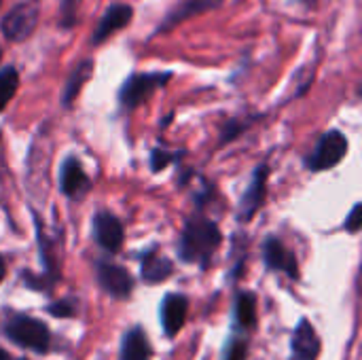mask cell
<instances>
[{
  "label": "cell",
  "instance_id": "1",
  "mask_svg": "<svg viewBox=\"0 0 362 360\" xmlns=\"http://www.w3.org/2000/svg\"><path fill=\"white\" fill-rule=\"evenodd\" d=\"M218 244L221 231L216 223L202 214H195L185 225V231L178 242V257L185 263H197L202 269H206Z\"/></svg>",
  "mask_w": 362,
  "mask_h": 360
},
{
  "label": "cell",
  "instance_id": "2",
  "mask_svg": "<svg viewBox=\"0 0 362 360\" xmlns=\"http://www.w3.org/2000/svg\"><path fill=\"white\" fill-rule=\"evenodd\" d=\"M4 335L15 346L34 350L38 354H45L49 350V346H51V333H49L47 325L32 318V316H25V314L13 316L4 325Z\"/></svg>",
  "mask_w": 362,
  "mask_h": 360
},
{
  "label": "cell",
  "instance_id": "3",
  "mask_svg": "<svg viewBox=\"0 0 362 360\" xmlns=\"http://www.w3.org/2000/svg\"><path fill=\"white\" fill-rule=\"evenodd\" d=\"M172 79V72H148V74H132L121 91H119V102L123 108L134 110L136 106H140L142 102H146L151 98V93L165 85Z\"/></svg>",
  "mask_w": 362,
  "mask_h": 360
},
{
  "label": "cell",
  "instance_id": "4",
  "mask_svg": "<svg viewBox=\"0 0 362 360\" xmlns=\"http://www.w3.org/2000/svg\"><path fill=\"white\" fill-rule=\"evenodd\" d=\"M346 153H348V138L337 129L327 132L318 140V144H316V149H314V153L310 157V168L316 170V172L335 168L346 157Z\"/></svg>",
  "mask_w": 362,
  "mask_h": 360
},
{
  "label": "cell",
  "instance_id": "5",
  "mask_svg": "<svg viewBox=\"0 0 362 360\" xmlns=\"http://www.w3.org/2000/svg\"><path fill=\"white\" fill-rule=\"evenodd\" d=\"M38 23V6L32 2H19L2 19V32L8 40H25Z\"/></svg>",
  "mask_w": 362,
  "mask_h": 360
},
{
  "label": "cell",
  "instance_id": "6",
  "mask_svg": "<svg viewBox=\"0 0 362 360\" xmlns=\"http://www.w3.org/2000/svg\"><path fill=\"white\" fill-rule=\"evenodd\" d=\"M95 274H98V282L100 286L117 297V299H127L134 291V280L129 276V272L121 265H115V263H106V261H100L95 265Z\"/></svg>",
  "mask_w": 362,
  "mask_h": 360
},
{
  "label": "cell",
  "instance_id": "7",
  "mask_svg": "<svg viewBox=\"0 0 362 360\" xmlns=\"http://www.w3.org/2000/svg\"><path fill=\"white\" fill-rule=\"evenodd\" d=\"M93 236H95V242L108 252H119L123 246V240H125V231H123L121 221L110 212H98L95 214Z\"/></svg>",
  "mask_w": 362,
  "mask_h": 360
},
{
  "label": "cell",
  "instance_id": "8",
  "mask_svg": "<svg viewBox=\"0 0 362 360\" xmlns=\"http://www.w3.org/2000/svg\"><path fill=\"white\" fill-rule=\"evenodd\" d=\"M187 312H189V299L185 295H176V293L165 295L161 303V327L170 339L182 331L187 323Z\"/></svg>",
  "mask_w": 362,
  "mask_h": 360
},
{
  "label": "cell",
  "instance_id": "9",
  "mask_svg": "<svg viewBox=\"0 0 362 360\" xmlns=\"http://www.w3.org/2000/svg\"><path fill=\"white\" fill-rule=\"evenodd\" d=\"M291 360H318L320 356V339L316 335V329L310 325V320L301 318L299 325L293 331L291 339Z\"/></svg>",
  "mask_w": 362,
  "mask_h": 360
},
{
  "label": "cell",
  "instance_id": "10",
  "mask_svg": "<svg viewBox=\"0 0 362 360\" xmlns=\"http://www.w3.org/2000/svg\"><path fill=\"white\" fill-rule=\"evenodd\" d=\"M263 257H265V265L274 272H282L293 280H299V265H297V257L278 240V238H269L263 246Z\"/></svg>",
  "mask_w": 362,
  "mask_h": 360
},
{
  "label": "cell",
  "instance_id": "11",
  "mask_svg": "<svg viewBox=\"0 0 362 360\" xmlns=\"http://www.w3.org/2000/svg\"><path fill=\"white\" fill-rule=\"evenodd\" d=\"M59 187L68 197H81L89 189V178L76 157H68L59 170Z\"/></svg>",
  "mask_w": 362,
  "mask_h": 360
},
{
  "label": "cell",
  "instance_id": "12",
  "mask_svg": "<svg viewBox=\"0 0 362 360\" xmlns=\"http://www.w3.org/2000/svg\"><path fill=\"white\" fill-rule=\"evenodd\" d=\"M132 15H134L132 6L121 4V2L112 4V6L104 13V17L100 19L98 28H95V32H93L91 42H93V45H100V42H104L106 38H110L117 30L125 28V25L132 21Z\"/></svg>",
  "mask_w": 362,
  "mask_h": 360
},
{
  "label": "cell",
  "instance_id": "13",
  "mask_svg": "<svg viewBox=\"0 0 362 360\" xmlns=\"http://www.w3.org/2000/svg\"><path fill=\"white\" fill-rule=\"evenodd\" d=\"M174 272V265L170 259L161 257L157 250H148L142 255V261H140V276L146 284H157V282H163L172 276Z\"/></svg>",
  "mask_w": 362,
  "mask_h": 360
},
{
  "label": "cell",
  "instance_id": "14",
  "mask_svg": "<svg viewBox=\"0 0 362 360\" xmlns=\"http://www.w3.org/2000/svg\"><path fill=\"white\" fill-rule=\"evenodd\" d=\"M265 185H267V166H259L250 187L246 189V193L242 197V219L244 221H250L255 216V212L261 208L263 197H265Z\"/></svg>",
  "mask_w": 362,
  "mask_h": 360
},
{
  "label": "cell",
  "instance_id": "15",
  "mask_svg": "<svg viewBox=\"0 0 362 360\" xmlns=\"http://www.w3.org/2000/svg\"><path fill=\"white\" fill-rule=\"evenodd\" d=\"M153 348L142 327H134L123 335L121 360H151Z\"/></svg>",
  "mask_w": 362,
  "mask_h": 360
},
{
  "label": "cell",
  "instance_id": "16",
  "mask_svg": "<svg viewBox=\"0 0 362 360\" xmlns=\"http://www.w3.org/2000/svg\"><path fill=\"white\" fill-rule=\"evenodd\" d=\"M218 2H221V0H182V4H180L178 8H174V11L168 15L165 23L159 28V32H168V30L174 28L176 23H180V21L189 19L191 15H197V13H202V11H206V8H210V6H216Z\"/></svg>",
  "mask_w": 362,
  "mask_h": 360
},
{
  "label": "cell",
  "instance_id": "17",
  "mask_svg": "<svg viewBox=\"0 0 362 360\" xmlns=\"http://www.w3.org/2000/svg\"><path fill=\"white\" fill-rule=\"evenodd\" d=\"M91 72H93V62H91V59L81 62V64L72 70V74H70V79H68V83H66L64 95H62L64 106H70V104L74 102V98L78 95L81 87L89 81Z\"/></svg>",
  "mask_w": 362,
  "mask_h": 360
},
{
  "label": "cell",
  "instance_id": "18",
  "mask_svg": "<svg viewBox=\"0 0 362 360\" xmlns=\"http://www.w3.org/2000/svg\"><path fill=\"white\" fill-rule=\"evenodd\" d=\"M235 323L244 329L250 331L257 327V299L252 293H240L235 299Z\"/></svg>",
  "mask_w": 362,
  "mask_h": 360
},
{
  "label": "cell",
  "instance_id": "19",
  "mask_svg": "<svg viewBox=\"0 0 362 360\" xmlns=\"http://www.w3.org/2000/svg\"><path fill=\"white\" fill-rule=\"evenodd\" d=\"M19 85V74L15 68H4L0 70V110L13 100L15 91Z\"/></svg>",
  "mask_w": 362,
  "mask_h": 360
},
{
  "label": "cell",
  "instance_id": "20",
  "mask_svg": "<svg viewBox=\"0 0 362 360\" xmlns=\"http://www.w3.org/2000/svg\"><path fill=\"white\" fill-rule=\"evenodd\" d=\"M47 312H49L51 316H55V318H70V316H74V312H76V301H74L72 297H66V299H62V301L51 303V306L47 308Z\"/></svg>",
  "mask_w": 362,
  "mask_h": 360
},
{
  "label": "cell",
  "instance_id": "21",
  "mask_svg": "<svg viewBox=\"0 0 362 360\" xmlns=\"http://www.w3.org/2000/svg\"><path fill=\"white\" fill-rule=\"evenodd\" d=\"M78 0H59V23L64 28H72L76 21Z\"/></svg>",
  "mask_w": 362,
  "mask_h": 360
},
{
  "label": "cell",
  "instance_id": "22",
  "mask_svg": "<svg viewBox=\"0 0 362 360\" xmlns=\"http://www.w3.org/2000/svg\"><path fill=\"white\" fill-rule=\"evenodd\" d=\"M248 359V344L242 339H229L225 346V359L223 360H246Z\"/></svg>",
  "mask_w": 362,
  "mask_h": 360
},
{
  "label": "cell",
  "instance_id": "23",
  "mask_svg": "<svg viewBox=\"0 0 362 360\" xmlns=\"http://www.w3.org/2000/svg\"><path fill=\"white\" fill-rule=\"evenodd\" d=\"M170 161H174V155L172 153H165V151H153V155H151V168H153V172H159V170H163Z\"/></svg>",
  "mask_w": 362,
  "mask_h": 360
},
{
  "label": "cell",
  "instance_id": "24",
  "mask_svg": "<svg viewBox=\"0 0 362 360\" xmlns=\"http://www.w3.org/2000/svg\"><path fill=\"white\" fill-rule=\"evenodd\" d=\"M361 204H354V208L350 210V216L346 219V229L350 231V233H356L358 229H361Z\"/></svg>",
  "mask_w": 362,
  "mask_h": 360
},
{
  "label": "cell",
  "instance_id": "25",
  "mask_svg": "<svg viewBox=\"0 0 362 360\" xmlns=\"http://www.w3.org/2000/svg\"><path fill=\"white\" fill-rule=\"evenodd\" d=\"M4 274H6V265H4V261H2V257H0V282L4 280Z\"/></svg>",
  "mask_w": 362,
  "mask_h": 360
},
{
  "label": "cell",
  "instance_id": "26",
  "mask_svg": "<svg viewBox=\"0 0 362 360\" xmlns=\"http://www.w3.org/2000/svg\"><path fill=\"white\" fill-rule=\"evenodd\" d=\"M0 360H11L8 352H6V350H2V348H0Z\"/></svg>",
  "mask_w": 362,
  "mask_h": 360
},
{
  "label": "cell",
  "instance_id": "27",
  "mask_svg": "<svg viewBox=\"0 0 362 360\" xmlns=\"http://www.w3.org/2000/svg\"><path fill=\"white\" fill-rule=\"evenodd\" d=\"M19 360H28V359H19Z\"/></svg>",
  "mask_w": 362,
  "mask_h": 360
}]
</instances>
